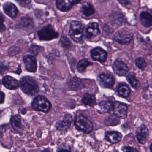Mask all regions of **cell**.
Segmentation results:
<instances>
[{
    "instance_id": "6da1fadb",
    "label": "cell",
    "mask_w": 152,
    "mask_h": 152,
    "mask_svg": "<svg viewBox=\"0 0 152 152\" xmlns=\"http://www.w3.org/2000/svg\"><path fill=\"white\" fill-rule=\"evenodd\" d=\"M20 83L21 89L29 96H35L39 90L37 82L31 77L29 76L23 77L20 80Z\"/></svg>"
},
{
    "instance_id": "7a4b0ae2",
    "label": "cell",
    "mask_w": 152,
    "mask_h": 152,
    "mask_svg": "<svg viewBox=\"0 0 152 152\" xmlns=\"http://www.w3.org/2000/svg\"><path fill=\"white\" fill-rule=\"evenodd\" d=\"M74 124L78 131L86 134L90 133L93 130L92 122L88 117L81 114L76 115L74 120Z\"/></svg>"
},
{
    "instance_id": "3957f363",
    "label": "cell",
    "mask_w": 152,
    "mask_h": 152,
    "mask_svg": "<svg viewBox=\"0 0 152 152\" xmlns=\"http://www.w3.org/2000/svg\"><path fill=\"white\" fill-rule=\"evenodd\" d=\"M31 105L33 110L44 113H48L52 107L50 101L42 95L36 97L33 100Z\"/></svg>"
},
{
    "instance_id": "277c9868",
    "label": "cell",
    "mask_w": 152,
    "mask_h": 152,
    "mask_svg": "<svg viewBox=\"0 0 152 152\" xmlns=\"http://www.w3.org/2000/svg\"><path fill=\"white\" fill-rule=\"evenodd\" d=\"M83 26L82 24L78 21H73L70 26L69 35L74 41L81 42L83 37Z\"/></svg>"
},
{
    "instance_id": "5b68a950",
    "label": "cell",
    "mask_w": 152,
    "mask_h": 152,
    "mask_svg": "<svg viewBox=\"0 0 152 152\" xmlns=\"http://www.w3.org/2000/svg\"><path fill=\"white\" fill-rule=\"evenodd\" d=\"M38 37L40 40L49 41L56 39L58 37V33L56 31L51 25H48L42 27L37 32Z\"/></svg>"
},
{
    "instance_id": "8992f818",
    "label": "cell",
    "mask_w": 152,
    "mask_h": 152,
    "mask_svg": "<svg viewBox=\"0 0 152 152\" xmlns=\"http://www.w3.org/2000/svg\"><path fill=\"white\" fill-rule=\"evenodd\" d=\"M72 121V117L71 115H65L63 120L57 122L56 125L57 130L62 133L66 132L71 127Z\"/></svg>"
},
{
    "instance_id": "52a82bcc",
    "label": "cell",
    "mask_w": 152,
    "mask_h": 152,
    "mask_svg": "<svg viewBox=\"0 0 152 152\" xmlns=\"http://www.w3.org/2000/svg\"><path fill=\"white\" fill-rule=\"evenodd\" d=\"M128 110V106L124 103L120 102L114 103L113 113L120 119H124L127 118Z\"/></svg>"
},
{
    "instance_id": "ba28073f",
    "label": "cell",
    "mask_w": 152,
    "mask_h": 152,
    "mask_svg": "<svg viewBox=\"0 0 152 152\" xmlns=\"http://www.w3.org/2000/svg\"><path fill=\"white\" fill-rule=\"evenodd\" d=\"M113 39L116 42L121 45H128L132 39V35L128 32L120 31L114 35Z\"/></svg>"
},
{
    "instance_id": "9c48e42d",
    "label": "cell",
    "mask_w": 152,
    "mask_h": 152,
    "mask_svg": "<svg viewBox=\"0 0 152 152\" xmlns=\"http://www.w3.org/2000/svg\"><path fill=\"white\" fill-rule=\"evenodd\" d=\"M149 130L146 125L142 124L137 128L136 137L138 142L141 145H145L149 136Z\"/></svg>"
},
{
    "instance_id": "30bf717a",
    "label": "cell",
    "mask_w": 152,
    "mask_h": 152,
    "mask_svg": "<svg viewBox=\"0 0 152 152\" xmlns=\"http://www.w3.org/2000/svg\"><path fill=\"white\" fill-rule=\"evenodd\" d=\"M98 83L101 87L111 88L113 86L115 83L114 78L110 75L102 74L97 77Z\"/></svg>"
},
{
    "instance_id": "8fae6325",
    "label": "cell",
    "mask_w": 152,
    "mask_h": 152,
    "mask_svg": "<svg viewBox=\"0 0 152 152\" xmlns=\"http://www.w3.org/2000/svg\"><path fill=\"white\" fill-rule=\"evenodd\" d=\"M26 70L30 72L34 73L37 69V60L31 55H26L23 58Z\"/></svg>"
},
{
    "instance_id": "7c38bea8",
    "label": "cell",
    "mask_w": 152,
    "mask_h": 152,
    "mask_svg": "<svg viewBox=\"0 0 152 152\" xmlns=\"http://www.w3.org/2000/svg\"><path fill=\"white\" fill-rule=\"evenodd\" d=\"M80 2V1H78L58 0L56 1V4L57 8L58 10L63 12H66L71 10L73 6Z\"/></svg>"
},
{
    "instance_id": "4fadbf2b",
    "label": "cell",
    "mask_w": 152,
    "mask_h": 152,
    "mask_svg": "<svg viewBox=\"0 0 152 152\" xmlns=\"http://www.w3.org/2000/svg\"><path fill=\"white\" fill-rule=\"evenodd\" d=\"M91 56L96 61L104 62L106 60L107 54L101 48H96L91 51Z\"/></svg>"
},
{
    "instance_id": "5bb4252c",
    "label": "cell",
    "mask_w": 152,
    "mask_h": 152,
    "mask_svg": "<svg viewBox=\"0 0 152 152\" xmlns=\"http://www.w3.org/2000/svg\"><path fill=\"white\" fill-rule=\"evenodd\" d=\"M85 35L88 39H91L100 34V30L97 23H91L89 24L85 32Z\"/></svg>"
},
{
    "instance_id": "9a60e30c",
    "label": "cell",
    "mask_w": 152,
    "mask_h": 152,
    "mask_svg": "<svg viewBox=\"0 0 152 152\" xmlns=\"http://www.w3.org/2000/svg\"><path fill=\"white\" fill-rule=\"evenodd\" d=\"M113 69L116 74L120 76L125 75L129 71L127 65L120 60H116L114 63Z\"/></svg>"
},
{
    "instance_id": "2e32d148",
    "label": "cell",
    "mask_w": 152,
    "mask_h": 152,
    "mask_svg": "<svg viewBox=\"0 0 152 152\" xmlns=\"http://www.w3.org/2000/svg\"><path fill=\"white\" fill-rule=\"evenodd\" d=\"M105 139L111 144H116L121 140L122 135L117 131H107L105 133Z\"/></svg>"
},
{
    "instance_id": "e0dca14e",
    "label": "cell",
    "mask_w": 152,
    "mask_h": 152,
    "mask_svg": "<svg viewBox=\"0 0 152 152\" xmlns=\"http://www.w3.org/2000/svg\"><path fill=\"white\" fill-rule=\"evenodd\" d=\"M3 85L8 89L15 90L19 87L18 81L13 77L10 76H5L2 79Z\"/></svg>"
},
{
    "instance_id": "ac0fdd59",
    "label": "cell",
    "mask_w": 152,
    "mask_h": 152,
    "mask_svg": "<svg viewBox=\"0 0 152 152\" xmlns=\"http://www.w3.org/2000/svg\"><path fill=\"white\" fill-rule=\"evenodd\" d=\"M10 124L13 129L16 131L20 132L23 129V126L22 122V118L18 115H13L10 120Z\"/></svg>"
},
{
    "instance_id": "d6986e66",
    "label": "cell",
    "mask_w": 152,
    "mask_h": 152,
    "mask_svg": "<svg viewBox=\"0 0 152 152\" xmlns=\"http://www.w3.org/2000/svg\"><path fill=\"white\" fill-rule=\"evenodd\" d=\"M3 10L6 15H7L10 17L15 18L18 15L17 8L11 2H6L3 5Z\"/></svg>"
},
{
    "instance_id": "ffe728a7",
    "label": "cell",
    "mask_w": 152,
    "mask_h": 152,
    "mask_svg": "<svg viewBox=\"0 0 152 152\" xmlns=\"http://www.w3.org/2000/svg\"><path fill=\"white\" fill-rule=\"evenodd\" d=\"M140 19L142 25L145 27L152 26V15L146 12H142L140 15Z\"/></svg>"
},
{
    "instance_id": "44dd1931",
    "label": "cell",
    "mask_w": 152,
    "mask_h": 152,
    "mask_svg": "<svg viewBox=\"0 0 152 152\" xmlns=\"http://www.w3.org/2000/svg\"><path fill=\"white\" fill-rule=\"evenodd\" d=\"M104 123L107 126H115L120 124V119L114 114H110L105 117Z\"/></svg>"
},
{
    "instance_id": "7402d4cb",
    "label": "cell",
    "mask_w": 152,
    "mask_h": 152,
    "mask_svg": "<svg viewBox=\"0 0 152 152\" xmlns=\"http://www.w3.org/2000/svg\"><path fill=\"white\" fill-rule=\"evenodd\" d=\"M117 92L119 96L122 97L127 98L129 96L130 90L127 84L124 83H121L118 85Z\"/></svg>"
},
{
    "instance_id": "603a6c76",
    "label": "cell",
    "mask_w": 152,
    "mask_h": 152,
    "mask_svg": "<svg viewBox=\"0 0 152 152\" xmlns=\"http://www.w3.org/2000/svg\"><path fill=\"white\" fill-rule=\"evenodd\" d=\"M96 97L93 94H89V93H85L83 95V97L82 99V102L84 104L86 105L92 107L96 104Z\"/></svg>"
},
{
    "instance_id": "cb8c5ba5",
    "label": "cell",
    "mask_w": 152,
    "mask_h": 152,
    "mask_svg": "<svg viewBox=\"0 0 152 152\" xmlns=\"http://www.w3.org/2000/svg\"><path fill=\"white\" fill-rule=\"evenodd\" d=\"M114 103L111 100H104L99 104V107L104 113H109L113 111Z\"/></svg>"
},
{
    "instance_id": "d4e9b609",
    "label": "cell",
    "mask_w": 152,
    "mask_h": 152,
    "mask_svg": "<svg viewBox=\"0 0 152 152\" xmlns=\"http://www.w3.org/2000/svg\"><path fill=\"white\" fill-rule=\"evenodd\" d=\"M81 11L83 15L86 17H89L94 14L95 9L91 4L90 3H86L82 6Z\"/></svg>"
},
{
    "instance_id": "484cf974",
    "label": "cell",
    "mask_w": 152,
    "mask_h": 152,
    "mask_svg": "<svg viewBox=\"0 0 152 152\" xmlns=\"http://www.w3.org/2000/svg\"><path fill=\"white\" fill-rule=\"evenodd\" d=\"M69 85L70 88L74 90H78L83 88L81 80L76 77L71 78L69 82Z\"/></svg>"
},
{
    "instance_id": "4316f807",
    "label": "cell",
    "mask_w": 152,
    "mask_h": 152,
    "mask_svg": "<svg viewBox=\"0 0 152 152\" xmlns=\"http://www.w3.org/2000/svg\"><path fill=\"white\" fill-rule=\"evenodd\" d=\"M127 80L129 83L134 88H137L140 85L139 81L137 80L134 73L131 72L127 76Z\"/></svg>"
},
{
    "instance_id": "83f0119b",
    "label": "cell",
    "mask_w": 152,
    "mask_h": 152,
    "mask_svg": "<svg viewBox=\"0 0 152 152\" xmlns=\"http://www.w3.org/2000/svg\"><path fill=\"white\" fill-rule=\"evenodd\" d=\"M91 64H92V63L89 62L88 59L85 58L82 59L78 63L77 67V70L80 72H84L86 71V68Z\"/></svg>"
},
{
    "instance_id": "f1b7e54d",
    "label": "cell",
    "mask_w": 152,
    "mask_h": 152,
    "mask_svg": "<svg viewBox=\"0 0 152 152\" xmlns=\"http://www.w3.org/2000/svg\"><path fill=\"white\" fill-rule=\"evenodd\" d=\"M20 25H21L22 26L25 28H29L32 27L33 23L31 18H23L21 19Z\"/></svg>"
},
{
    "instance_id": "f546056e",
    "label": "cell",
    "mask_w": 152,
    "mask_h": 152,
    "mask_svg": "<svg viewBox=\"0 0 152 152\" xmlns=\"http://www.w3.org/2000/svg\"><path fill=\"white\" fill-rule=\"evenodd\" d=\"M136 66L139 69L143 70L146 67V63L145 60L142 58H138L136 60Z\"/></svg>"
},
{
    "instance_id": "4dcf8cb0",
    "label": "cell",
    "mask_w": 152,
    "mask_h": 152,
    "mask_svg": "<svg viewBox=\"0 0 152 152\" xmlns=\"http://www.w3.org/2000/svg\"><path fill=\"white\" fill-rule=\"evenodd\" d=\"M60 42L62 46L66 49H69L71 46V42L70 40L66 36H63L60 39Z\"/></svg>"
},
{
    "instance_id": "1f68e13d",
    "label": "cell",
    "mask_w": 152,
    "mask_h": 152,
    "mask_svg": "<svg viewBox=\"0 0 152 152\" xmlns=\"http://www.w3.org/2000/svg\"><path fill=\"white\" fill-rule=\"evenodd\" d=\"M121 150L123 152H139L137 148L128 146L122 147Z\"/></svg>"
},
{
    "instance_id": "d6a6232c",
    "label": "cell",
    "mask_w": 152,
    "mask_h": 152,
    "mask_svg": "<svg viewBox=\"0 0 152 152\" xmlns=\"http://www.w3.org/2000/svg\"><path fill=\"white\" fill-rule=\"evenodd\" d=\"M41 48H42L39 46H32L30 48V51L34 55H37L40 51Z\"/></svg>"
},
{
    "instance_id": "836d02e7",
    "label": "cell",
    "mask_w": 152,
    "mask_h": 152,
    "mask_svg": "<svg viewBox=\"0 0 152 152\" xmlns=\"http://www.w3.org/2000/svg\"><path fill=\"white\" fill-rule=\"evenodd\" d=\"M1 103L2 104L4 103V100H5V95L2 91H1Z\"/></svg>"
},
{
    "instance_id": "e575fe53",
    "label": "cell",
    "mask_w": 152,
    "mask_h": 152,
    "mask_svg": "<svg viewBox=\"0 0 152 152\" xmlns=\"http://www.w3.org/2000/svg\"><path fill=\"white\" fill-rule=\"evenodd\" d=\"M6 29V27L4 25L2 24H1V32H2L4 31H5Z\"/></svg>"
},
{
    "instance_id": "d590c367",
    "label": "cell",
    "mask_w": 152,
    "mask_h": 152,
    "mask_svg": "<svg viewBox=\"0 0 152 152\" xmlns=\"http://www.w3.org/2000/svg\"><path fill=\"white\" fill-rule=\"evenodd\" d=\"M119 2L120 3H121V4H125V5H128L129 4V1H119Z\"/></svg>"
},
{
    "instance_id": "8d00e7d4",
    "label": "cell",
    "mask_w": 152,
    "mask_h": 152,
    "mask_svg": "<svg viewBox=\"0 0 152 152\" xmlns=\"http://www.w3.org/2000/svg\"><path fill=\"white\" fill-rule=\"evenodd\" d=\"M57 152H71V151H69L66 149H61V150H59Z\"/></svg>"
},
{
    "instance_id": "74e56055",
    "label": "cell",
    "mask_w": 152,
    "mask_h": 152,
    "mask_svg": "<svg viewBox=\"0 0 152 152\" xmlns=\"http://www.w3.org/2000/svg\"><path fill=\"white\" fill-rule=\"evenodd\" d=\"M1 24L4 22V17L2 14H1Z\"/></svg>"
},
{
    "instance_id": "f35d334b",
    "label": "cell",
    "mask_w": 152,
    "mask_h": 152,
    "mask_svg": "<svg viewBox=\"0 0 152 152\" xmlns=\"http://www.w3.org/2000/svg\"><path fill=\"white\" fill-rule=\"evenodd\" d=\"M41 152H50V150L48 148H45V149L42 150Z\"/></svg>"
},
{
    "instance_id": "ab89813d",
    "label": "cell",
    "mask_w": 152,
    "mask_h": 152,
    "mask_svg": "<svg viewBox=\"0 0 152 152\" xmlns=\"http://www.w3.org/2000/svg\"><path fill=\"white\" fill-rule=\"evenodd\" d=\"M149 149H150V152H152V143L150 145V146H149Z\"/></svg>"
},
{
    "instance_id": "60d3db41",
    "label": "cell",
    "mask_w": 152,
    "mask_h": 152,
    "mask_svg": "<svg viewBox=\"0 0 152 152\" xmlns=\"http://www.w3.org/2000/svg\"><path fill=\"white\" fill-rule=\"evenodd\" d=\"M117 152V151H115V152Z\"/></svg>"
}]
</instances>
